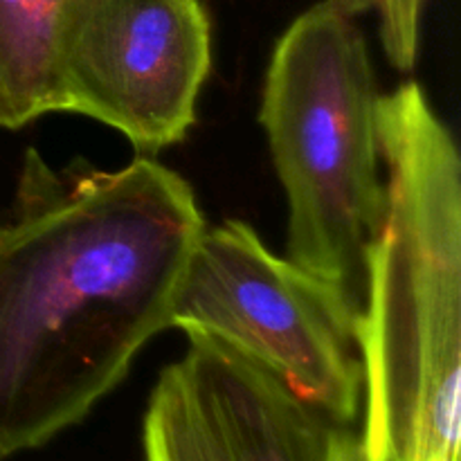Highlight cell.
<instances>
[{
    "mask_svg": "<svg viewBox=\"0 0 461 461\" xmlns=\"http://www.w3.org/2000/svg\"><path fill=\"white\" fill-rule=\"evenodd\" d=\"M385 219L360 315L367 461H459L461 167L414 81L378 99Z\"/></svg>",
    "mask_w": 461,
    "mask_h": 461,
    "instance_id": "7a4b0ae2",
    "label": "cell"
},
{
    "mask_svg": "<svg viewBox=\"0 0 461 461\" xmlns=\"http://www.w3.org/2000/svg\"><path fill=\"white\" fill-rule=\"evenodd\" d=\"M360 315L331 284L273 255L250 225L223 221L194 243L171 327L230 347L351 426L363 410Z\"/></svg>",
    "mask_w": 461,
    "mask_h": 461,
    "instance_id": "277c9868",
    "label": "cell"
},
{
    "mask_svg": "<svg viewBox=\"0 0 461 461\" xmlns=\"http://www.w3.org/2000/svg\"><path fill=\"white\" fill-rule=\"evenodd\" d=\"M75 0H0V129L57 111L59 61Z\"/></svg>",
    "mask_w": 461,
    "mask_h": 461,
    "instance_id": "52a82bcc",
    "label": "cell"
},
{
    "mask_svg": "<svg viewBox=\"0 0 461 461\" xmlns=\"http://www.w3.org/2000/svg\"><path fill=\"white\" fill-rule=\"evenodd\" d=\"M144 461H367L360 435L275 374L189 336L144 414Z\"/></svg>",
    "mask_w": 461,
    "mask_h": 461,
    "instance_id": "8992f818",
    "label": "cell"
},
{
    "mask_svg": "<svg viewBox=\"0 0 461 461\" xmlns=\"http://www.w3.org/2000/svg\"><path fill=\"white\" fill-rule=\"evenodd\" d=\"M349 16L374 12L378 16V34L392 66L401 72L412 70L419 54L421 14L426 0H331Z\"/></svg>",
    "mask_w": 461,
    "mask_h": 461,
    "instance_id": "ba28073f",
    "label": "cell"
},
{
    "mask_svg": "<svg viewBox=\"0 0 461 461\" xmlns=\"http://www.w3.org/2000/svg\"><path fill=\"white\" fill-rule=\"evenodd\" d=\"M378 99L363 32L322 0L275 45L259 115L288 196V261L360 313L387 201Z\"/></svg>",
    "mask_w": 461,
    "mask_h": 461,
    "instance_id": "3957f363",
    "label": "cell"
},
{
    "mask_svg": "<svg viewBox=\"0 0 461 461\" xmlns=\"http://www.w3.org/2000/svg\"><path fill=\"white\" fill-rule=\"evenodd\" d=\"M210 68V21L198 0H75L57 111L93 117L156 153L196 122Z\"/></svg>",
    "mask_w": 461,
    "mask_h": 461,
    "instance_id": "5b68a950",
    "label": "cell"
},
{
    "mask_svg": "<svg viewBox=\"0 0 461 461\" xmlns=\"http://www.w3.org/2000/svg\"><path fill=\"white\" fill-rule=\"evenodd\" d=\"M205 228L194 189L151 158L117 171L23 160L0 219V461L79 423L171 327Z\"/></svg>",
    "mask_w": 461,
    "mask_h": 461,
    "instance_id": "6da1fadb",
    "label": "cell"
}]
</instances>
